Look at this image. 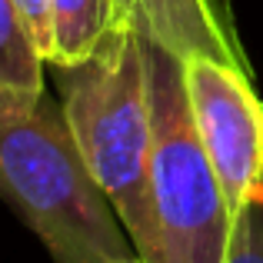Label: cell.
Instances as JSON below:
<instances>
[{"instance_id": "5b68a950", "label": "cell", "mask_w": 263, "mask_h": 263, "mask_svg": "<svg viewBox=\"0 0 263 263\" xmlns=\"http://www.w3.org/2000/svg\"><path fill=\"white\" fill-rule=\"evenodd\" d=\"M47 60L13 0H0V120L30 114L47 93Z\"/></svg>"}, {"instance_id": "8992f818", "label": "cell", "mask_w": 263, "mask_h": 263, "mask_svg": "<svg viewBox=\"0 0 263 263\" xmlns=\"http://www.w3.org/2000/svg\"><path fill=\"white\" fill-rule=\"evenodd\" d=\"M120 20L114 0H50V60L47 67H73L87 60Z\"/></svg>"}, {"instance_id": "277c9868", "label": "cell", "mask_w": 263, "mask_h": 263, "mask_svg": "<svg viewBox=\"0 0 263 263\" xmlns=\"http://www.w3.org/2000/svg\"><path fill=\"white\" fill-rule=\"evenodd\" d=\"M114 4L123 24H130L143 40L177 53L180 60L190 53H206L250 70L227 0H114Z\"/></svg>"}, {"instance_id": "52a82bcc", "label": "cell", "mask_w": 263, "mask_h": 263, "mask_svg": "<svg viewBox=\"0 0 263 263\" xmlns=\"http://www.w3.org/2000/svg\"><path fill=\"white\" fill-rule=\"evenodd\" d=\"M227 263H263V193L233 213Z\"/></svg>"}, {"instance_id": "7a4b0ae2", "label": "cell", "mask_w": 263, "mask_h": 263, "mask_svg": "<svg viewBox=\"0 0 263 263\" xmlns=\"http://www.w3.org/2000/svg\"><path fill=\"white\" fill-rule=\"evenodd\" d=\"M154 114L157 263H227L233 213L186 103L180 57L143 40Z\"/></svg>"}, {"instance_id": "ba28073f", "label": "cell", "mask_w": 263, "mask_h": 263, "mask_svg": "<svg viewBox=\"0 0 263 263\" xmlns=\"http://www.w3.org/2000/svg\"><path fill=\"white\" fill-rule=\"evenodd\" d=\"M24 17L27 30H30L37 50L44 53V60H50V47H53V33H50V0H13Z\"/></svg>"}, {"instance_id": "3957f363", "label": "cell", "mask_w": 263, "mask_h": 263, "mask_svg": "<svg viewBox=\"0 0 263 263\" xmlns=\"http://www.w3.org/2000/svg\"><path fill=\"white\" fill-rule=\"evenodd\" d=\"M180 67L197 137L227 206L237 213L250 197L263 193V100L247 67L206 53H190Z\"/></svg>"}, {"instance_id": "6da1fadb", "label": "cell", "mask_w": 263, "mask_h": 263, "mask_svg": "<svg viewBox=\"0 0 263 263\" xmlns=\"http://www.w3.org/2000/svg\"><path fill=\"white\" fill-rule=\"evenodd\" d=\"M47 70L90 177L114 203L140 260L157 263L154 114L143 37L130 24H117L87 60Z\"/></svg>"}]
</instances>
